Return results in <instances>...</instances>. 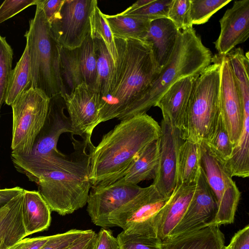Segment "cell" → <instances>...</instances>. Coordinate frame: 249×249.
I'll return each instance as SVG.
<instances>
[{"label": "cell", "mask_w": 249, "mask_h": 249, "mask_svg": "<svg viewBox=\"0 0 249 249\" xmlns=\"http://www.w3.org/2000/svg\"><path fill=\"white\" fill-rule=\"evenodd\" d=\"M88 230L71 229L62 233L51 235L40 249H68L84 235Z\"/></svg>", "instance_id": "cell-39"}, {"label": "cell", "mask_w": 249, "mask_h": 249, "mask_svg": "<svg viewBox=\"0 0 249 249\" xmlns=\"http://www.w3.org/2000/svg\"><path fill=\"white\" fill-rule=\"evenodd\" d=\"M168 18L179 31L193 28L191 18V0H173Z\"/></svg>", "instance_id": "cell-37"}, {"label": "cell", "mask_w": 249, "mask_h": 249, "mask_svg": "<svg viewBox=\"0 0 249 249\" xmlns=\"http://www.w3.org/2000/svg\"><path fill=\"white\" fill-rule=\"evenodd\" d=\"M97 233L92 230L77 240L68 249H93L96 239Z\"/></svg>", "instance_id": "cell-45"}, {"label": "cell", "mask_w": 249, "mask_h": 249, "mask_svg": "<svg viewBox=\"0 0 249 249\" xmlns=\"http://www.w3.org/2000/svg\"><path fill=\"white\" fill-rule=\"evenodd\" d=\"M170 197L160 194L151 184L109 216L112 227L128 235L158 237L162 210Z\"/></svg>", "instance_id": "cell-9"}, {"label": "cell", "mask_w": 249, "mask_h": 249, "mask_svg": "<svg viewBox=\"0 0 249 249\" xmlns=\"http://www.w3.org/2000/svg\"><path fill=\"white\" fill-rule=\"evenodd\" d=\"M231 0H191V18L192 25L207 22L220 9Z\"/></svg>", "instance_id": "cell-36"}, {"label": "cell", "mask_w": 249, "mask_h": 249, "mask_svg": "<svg viewBox=\"0 0 249 249\" xmlns=\"http://www.w3.org/2000/svg\"><path fill=\"white\" fill-rule=\"evenodd\" d=\"M220 32L214 42L218 54L225 56L249 37V0H236L219 20Z\"/></svg>", "instance_id": "cell-17"}, {"label": "cell", "mask_w": 249, "mask_h": 249, "mask_svg": "<svg viewBox=\"0 0 249 249\" xmlns=\"http://www.w3.org/2000/svg\"><path fill=\"white\" fill-rule=\"evenodd\" d=\"M96 57L97 76L94 89L98 93L100 98L105 96L108 92L110 80L115 64L102 39H93Z\"/></svg>", "instance_id": "cell-30"}, {"label": "cell", "mask_w": 249, "mask_h": 249, "mask_svg": "<svg viewBox=\"0 0 249 249\" xmlns=\"http://www.w3.org/2000/svg\"><path fill=\"white\" fill-rule=\"evenodd\" d=\"M243 112L240 136L225 162L232 177L246 178L249 176V110Z\"/></svg>", "instance_id": "cell-27"}, {"label": "cell", "mask_w": 249, "mask_h": 249, "mask_svg": "<svg viewBox=\"0 0 249 249\" xmlns=\"http://www.w3.org/2000/svg\"><path fill=\"white\" fill-rule=\"evenodd\" d=\"M24 189L19 187L0 189V208L14 197L22 193Z\"/></svg>", "instance_id": "cell-46"}, {"label": "cell", "mask_w": 249, "mask_h": 249, "mask_svg": "<svg viewBox=\"0 0 249 249\" xmlns=\"http://www.w3.org/2000/svg\"><path fill=\"white\" fill-rule=\"evenodd\" d=\"M199 143L183 141L178 151L177 165V185L196 182L200 170Z\"/></svg>", "instance_id": "cell-25"}, {"label": "cell", "mask_w": 249, "mask_h": 249, "mask_svg": "<svg viewBox=\"0 0 249 249\" xmlns=\"http://www.w3.org/2000/svg\"><path fill=\"white\" fill-rule=\"evenodd\" d=\"M50 237V236L24 238L8 249H40Z\"/></svg>", "instance_id": "cell-43"}, {"label": "cell", "mask_w": 249, "mask_h": 249, "mask_svg": "<svg viewBox=\"0 0 249 249\" xmlns=\"http://www.w3.org/2000/svg\"><path fill=\"white\" fill-rule=\"evenodd\" d=\"M37 0H6L0 6V24L25 8L36 5Z\"/></svg>", "instance_id": "cell-40"}, {"label": "cell", "mask_w": 249, "mask_h": 249, "mask_svg": "<svg viewBox=\"0 0 249 249\" xmlns=\"http://www.w3.org/2000/svg\"><path fill=\"white\" fill-rule=\"evenodd\" d=\"M173 0H139L120 14L135 18L152 21L168 18Z\"/></svg>", "instance_id": "cell-31"}, {"label": "cell", "mask_w": 249, "mask_h": 249, "mask_svg": "<svg viewBox=\"0 0 249 249\" xmlns=\"http://www.w3.org/2000/svg\"><path fill=\"white\" fill-rule=\"evenodd\" d=\"M79 60L84 83L94 89L96 76V57L93 40L89 34L79 47Z\"/></svg>", "instance_id": "cell-33"}, {"label": "cell", "mask_w": 249, "mask_h": 249, "mask_svg": "<svg viewBox=\"0 0 249 249\" xmlns=\"http://www.w3.org/2000/svg\"><path fill=\"white\" fill-rule=\"evenodd\" d=\"M117 238L120 249H163L159 237L128 235L122 231Z\"/></svg>", "instance_id": "cell-38"}, {"label": "cell", "mask_w": 249, "mask_h": 249, "mask_svg": "<svg viewBox=\"0 0 249 249\" xmlns=\"http://www.w3.org/2000/svg\"><path fill=\"white\" fill-rule=\"evenodd\" d=\"M163 249H224L225 237L219 227L211 226L162 240Z\"/></svg>", "instance_id": "cell-21"}, {"label": "cell", "mask_w": 249, "mask_h": 249, "mask_svg": "<svg viewBox=\"0 0 249 249\" xmlns=\"http://www.w3.org/2000/svg\"><path fill=\"white\" fill-rule=\"evenodd\" d=\"M74 151L67 162L58 169L41 175L38 192L51 211L60 215L72 213L87 203L92 186L89 178L91 139H73Z\"/></svg>", "instance_id": "cell-3"}, {"label": "cell", "mask_w": 249, "mask_h": 249, "mask_svg": "<svg viewBox=\"0 0 249 249\" xmlns=\"http://www.w3.org/2000/svg\"><path fill=\"white\" fill-rule=\"evenodd\" d=\"M204 142L224 160L230 158L234 145L230 139L220 114L213 133Z\"/></svg>", "instance_id": "cell-35"}, {"label": "cell", "mask_w": 249, "mask_h": 249, "mask_svg": "<svg viewBox=\"0 0 249 249\" xmlns=\"http://www.w3.org/2000/svg\"><path fill=\"white\" fill-rule=\"evenodd\" d=\"M200 166L211 189L217 206L211 226L232 223L240 198L241 192L232 178L225 160L204 142L199 143Z\"/></svg>", "instance_id": "cell-10"}, {"label": "cell", "mask_w": 249, "mask_h": 249, "mask_svg": "<svg viewBox=\"0 0 249 249\" xmlns=\"http://www.w3.org/2000/svg\"><path fill=\"white\" fill-rule=\"evenodd\" d=\"M60 70L65 95L84 83L80 60L79 48L70 50L59 45Z\"/></svg>", "instance_id": "cell-29"}, {"label": "cell", "mask_w": 249, "mask_h": 249, "mask_svg": "<svg viewBox=\"0 0 249 249\" xmlns=\"http://www.w3.org/2000/svg\"><path fill=\"white\" fill-rule=\"evenodd\" d=\"M96 0H64L60 17L51 25L57 44L72 50L79 48L90 34L89 15Z\"/></svg>", "instance_id": "cell-11"}, {"label": "cell", "mask_w": 249, "mask_h": 249, "mask_svg": "<svg viewBox=\"0 0 249 249\" xmlns=\"http://www.w3.org/2000/svg\"><path fill=\"white\" fill-rule=\"evenodd\" d=\"M114 38H135L145 40L151 21L119 14L108 15L103 14Z\"/></svg>", "instance_id": "cell-26"}, {"label": "cell", "mask_w": 249, "mask_h": 249, "mask_svg": "<svg viewBox=\"0 0 249 249\" xmlns=\"http://www.w3.org/2000/svg\"><path fill=\"white\" fill-rule=\"evenodd\" d=\"M216 211L217 206L214 195L201 167L188 207L168 237L178 236L210 226Z\"/></svg>", "instance_id": "cell-16"}, {"label": "cell", "mask_w": 249, "mask_h": 249, "mask_svg": "<svg viewBox=\"0 0 249 249\" xmlns=\"http://www.w3.org/2000/svg\"><path fill=\"white\" fill-rule=\"evenodd\" d=\"M114 38L117 60L108 92L100 98L98 124L114 118L128 119L134 102L160 72L148 41Z\"/></svg>", "instance_id": "cell-1"}, {"label": "cell", "mask_w": 249, "mask_h": 249, "mask_svg": "<svg viewBox=\"0 0 249 249\" xmlns=\"http://www.w3.org/2000/svg\"><path fill=\"white\" fill-rule=\"evenodd\" d=\"M23 196V192L9 201L0 218V241L4 240L10 247L26 237L21 215Z\"/></svg>", "instance_id": "cell-24"}, {"label": "cell", "mask_w": 249, "mask_h": 249, "mask_svg": "<svg viewBox=\"0 0 249 249\" xmlns=\"http://www.w3.org/2000/svg\"><path fill=\"white\" fill-rule=\"evenodd\" d=\"M21 215L26 236L46 230L51 222V210L38 191L24 189Z\"/></svg>", "instance_id": "cell-22"}, {"label": "cell", "mask_w": 249, "mask_h": 249, "mask_svg": "<svg viewBox=\"0 0 249 249\" xmlns=\"http://www.w3.org/2000/svg\"><path fill=\"white\" fill-rule=\"evenodd\" d=\"M196 77H187L177 81L165 91L155 106L161 109L162 116L167 117L179 129Z\"/></svg>", "instance_id": "cell-19"}, {"label": "cell", "mask_w": 249, "mask_h": 249, "mask_svg": "<svg viewBox=\"0 0 249 249\" xmlns=\"http://www.w3.org/2000/svg\"><path fill=\"white\" fill-rule=\"evenodd\" d=\"M93 249H120L118 241L112 231L101 228L97 233Z\"/></svg>", "instance_id": "cell-42"}, {"label": "cell", "mask_w": 249, "mask_h": 249, "mask_svg": "<svg viewBox=\"0 0 249 249\" xmlns=\"http://www.w3.org/2000/svg\"><path fill=\"white\" fill-rule=\"evenodd\" d=\"M179 32L168 18H159L150 22L145 40L151 45L153 56L160 71L173 52Z\"/></svg>", "instance_id": "cell-20"}, {"label": "cell", "mask_w": 249, "mask_h": 249, "mask_svg": "<svg viewBox=\"0 0 249 249\" xmlns=\"http://www.w3.org/2000/svg\"><path fill=\"white\" fill-rule=\"evenodd\" d=\"M65 100L61 94L51 97L46 120L36 137L31 153L24 157H11L17 170L31 181L36 183L41 175L58 169L69 159L57 149L60 135L71 133L70 119L65 114Z\"/></svg>", "instance_id": "cell-5"}, {"label": "cell", "mask_w": 249, "mask_h": 249, "mask_svg": "<svg viewBox=\"0 0 249 249\" xmlns=\"http://www.w3.org/2000/svg\"><path fill=\"white\" fill-rule=\"evenodd\" d=\"M32 88L29 45H26L21 57L13 70L8 86L5 103L11 106L24 91Z\"/></svg>", "instance_id": "cell-28"}, {"label": "cell", "mask_w": 249, "mask_h": 249, "mask_svg": "<svg viewBox=\"0 0 249 249\" xmlns=\"http://www.w3.org/2000/svg\"><path fill=\"white\" fill-rule=\"evenodd\" d=\"M231 242L232 249H249V226L246 225L236 232Z\"/></svg>", "instance_id": "cell-44"}, {"label": "cell", "mask_w": 249, "mask_h": 249, "mask_svg": "<svg viewBox=\"0 0 249 249\" xmlns=\"http://www.w3.org/2000/svg\"><path fill=\"white\" fill-rule=\"evenodd\" d=\"M196 182L178 184L162 210L158 226L157 236L161 240L167 238L179 222L193 197Z\"/></svg>", "instance_id": "cell-18"}, {"label": "cell", "mask_w": 249, "mask_h": 249, "mask_svg": "<svg viewBox=\"0 0 249 249\" xmlns=\"http://www.w3.org/2000/svg\"><path fill=\"white\" fill-rule=\"evenodd\" d=\"M10 246L4 240L0 241V249H8Z\"/></svg>", "instance_id": "cell-47"}, {"label": "cell", "mask_w": 249, "mask_h": 249, "mask_svg": "<svg viewBox=\"0 0 249 249\" xmlns=\"http://www.w3.org/2000/svg\"><path fill=\"white\" fill-rule=\"evenodd\" d=\"M212 57L211 51L193 28L179 31L169 59L134 102L128 119L146 114L173 84L182 78L197 76L211 64Z\"/></svg>", "instance_id": "cell-4"}, {"label": "cell", "mask_w": 249, "mask_h": 249, "mask_svg": "<svg viewBox=\"0 0 249 249\" xmlns=\"http://www.w3.org/2000/svg\"><path fill=\"white\" fill-rule=\"evenodd\" d=\"M160 126L147 114L121 121L89 149L91 185L107 184L122 178L137 156L158 139Z\"/></svg>", "instance_id": "cell-2"}, {"label": "cell", "mask_w": 249, "mask_h": 249, "mask_svg": "<svg viewBox=\"0 0 249 249\" xmlns=\"http://www.w3.org/2000/svg\"><path fill=\"white\" fill-rule=\"evenodd\" d=\"M160 133L157 139L158 166L152 184L157 191L170 197L177 185V165L179 147L183 142L180 130L170 120L163 116Z\"/></svg>", "instance_id": "cell-13"}, {"label": "cell", "mask_w": 249, "mask_h": 249, "mask_svg": "<svg viewBox=\"0 0 249 249\" xmlns=\"http://www.w3.org/2000/svg\"><path fill=\"white\" fill-rule=\"evenodd\" d=\"M36 6L24 36L30 49L32 88L43 91L50 98L57 94L64 98L65 90L60 70L59 45L43 10Z\"/></svg>", "instance_id": "cell-7"}, {"label": "cell", "mask_w": 249, "mask_h": 249, "mask_svg": "<svg viewBox=\"0 0 249 249\" xmlns=\"http://www.w3.org/2000/svg\"><path fill=\"white\" fill-rule=\"evenodd\" d=\"M50 98L31 88L23 92L11 106L13 111L11 157L30 154L47 115Z\"/></svg>", "instance_id": "cell-8"}, {"label": "cell", "mask_w": 249, "mask_h": 249, "mask_svg": "<svg viewBox=\"0 0 249 249\" xmlns=\"http://www.w3.org/2000/svg\"><path fill=\"white\" fill-rule=\"evenodd\" d=\"M13 51L5 37L0 35V113L12 72Z\"/></svg>", "instance_id": "cell-34"}, {"label": "cell", "mask_w": 249, "mask_h": 249, "mask_svg": "<svg viewBox=\"0 0 249 249\" xmlns=\"http://www.w3.org/2000/svg\"><path fill=\"white\" fill-rule=\"evenodd\" d=\"M213 64L195 79L186 111L179 128L183 141L199 143L213 133L219 115L220 64Z\"/></svg>", "instance_id": "cell-6"}, {"label": "cell", "mask_w": 249, "mask_h": 249, "mask_svg": "<svg viewBox=\"0 0 249 249\" xmlns=\"http://www.w3.org/2000/svg\"><path fill=\"white\" fill-rule=\"evenodd\" d=\"M63 98L71 121V134L91 139L93 130L98 124V93L83 83Z\"/></svg>", "instance_id": "cell-14"}, {"label": "cell", "mask_w": 249, "mask_h": 249, "mask_svg": "<svg viewBox=\"0 0 249 249\" xmlns=\"http://www.w3.org/2000/svg\"><path fill=\"white\" fill-rule=\"evenodd\" d=\"M90 36L92 39H102L115 65L117 52L114 37L111 30L103 17V13L97 5L96 0L92 7L89 15Z\"/></svg>", "instance_id": "cell-32"}, {"label": "cell", "mask_w": 249, "mask_h": 249, "mask_svg": "<svg viewBox=\"0 0 249 249\" xmlns=\"http://www.w3.org/2000/svg\"><path fill=\"white\" fill-rule=\"evenodd\" d=\"M224 249H232V245L231 243L230 242V244L228 246H225Z\"/></svg>", "instance_id": "cell-49"}, {"label": "cell", "mask_w": 249, "mask_h": 249, "mask_svg": "<svg viewBox=\"0 0 249 249\" xmlns=\"http://www.w3.org/2000/svg\"><path fill=\"white\" fill-rule=\"evenodd\" d=\"M158 166L157 140L148 144L134 159L121 180L137 185L145 180L154 179Z\"/></svg>", "instance_id": "cell-23"}, {"label": "cell", "mask_w": 249, "mask_h": 249, "mask_svg": "<svg viewBox=\"0 0 249 249\" xmlns=\"http://www.w3.org/2000/svg\"><path fill=\"white\" fill-rule=\"evenodd\" d=\"M220 64L219 106L220 115L230 139L235 145L242 129L243 112L236 83L226 57H213Z\"/></svg>", "instance_id": "cell-15"}, {"label": "cell", "mask_w": 249, "mask_h": 249, "mask_svg": "<svg viewBox=\"0 0 249 249\" xmlns=\"http://www.w3.org/2000/svg\"><path fill=\"white\" fill-rule=\"evenodd\" d=\"M144 188L120 179L103 185L92 186L88 198L87 211L91 222L103 228L112 227L109 216L133 199Z\"/></svg>", "instance_id": "cell-12"}, {"label": "cell", "mask_w": 249, "mask_h": 249, "mask_svg": "<svg viewBox=\"0 0 249 249\" xmlns=\"http://www.w3.org/2000/svg\"><path fill=\"white\" fill-rule=\"evenodd\" d=\"M64 1V0H37L36 5L43 10L51 24L59 18Z\"/></svg>", "instance_id": "cell-41"}, {"label": "cell", "mask_w": 249, "mask_h": 249, "mask_svg": "<svg viewBox=\"0 0 249 249\" xmlns=\"http://www.w3.org/2000/svg\"><path fill=\"white\" fill-rule=\"evenodd\" d=\"M6 208V204L3 206L2 208H0V218L4 213Z\"/></svg>", "instance_id": "cell-48"}]
</instances>
